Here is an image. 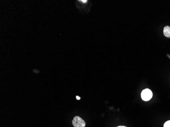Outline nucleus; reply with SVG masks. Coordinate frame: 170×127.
<instances>
[{
  "label": "nucleus",
  "mask_w": 170,
  "mask_h": 127,
  "mask_svg": "<svg viewBox=\"0 0 170 127\" xmlns=\"http://www.w3.org/2000/svg\"><path fill=\"white\" fill-rule=\"evenodd\" d=\"M72 123L74 127H85L86 126L85 121L79 116H76L73 118Z\"/></svg>",
  "instance_id": "obj_1"
},
{
  "label": "nucleus",
  "mask_w": 170,
  "mask_h": 127,
  "mask_svg": "<svg viewBox=\"0 0 170 127\" xmlns=\"http://www.w3.org/2000/svg\"><path fill=\"white\" fill-rule=\"evenodd\" d=\"M153 93L150 89H144L141 93L142 99L145 101H148L152 98Z\"/></svg>",
  "instance_id": "obj_2"
},
{
  "label": "nucleus",
  "mask_w": 170,
  "mask_h": 127,
  "mask_svg": "<svg viewBox=\"0 0 170 127\" xmlns=\"http://www.w3.org/2000/svg\"><path fill=\"white\" fill-rule=\"evenodd\" d=\"M163 34L166 37L170 38V26H167L164 28Z\"/></svg>",
  "instance_id": "obj_3"
},
{
  "label": "nucleus",
  "mask_w": 170,
  "mask_h": 127,
  "mask_svg": "<svg viewBox=\"0 0 170 127\" xmlns=\"http://www.w3.org/2000/svg\"><path fill=\"white\" fill-rule=\"evenodd\" d=\"M163 127H170V120H168L165 123Z\"/></svg>",
  "instance_id": "obj_4"
},
{
  "label": "nucleus",
  "mask_w": 170,
  "mask_h": 127,
  "mask_svg": "<svg viewBox=\"0 0 170 127\" xmlns=\"http://www.w3.org/2000/svg\"><path fill=\"white\" fill-rule=\"evenodd\" d=\"M81 2H82L83 3H87V0H85H85H81Z\"/></svg>",
  "instance_id": "obj_5"
},
{
  "label": "nucleus",
  "mask_w": 170,
  "mask_h": 127,
  "mask_svg": "<svg viewBox=\"0 0 170 127\" xmlns=\"http://www.w3.org/2000/svg\"><path fill=\"white\" fill-rule=\"evenodd\" d=\"M76 98H77V100L81 99V98H80L79 97V96H77V97H76Z\"/></svg>",
  "instance_id": "obj_6"
},
{
  "label": "nucleus",
  "mask_w": 170,
  "mask_h": 127,
  "mask_svg": "<svg viewBox=\"0 0 170 127\" xmlns=\"http://www.w3.org/2000/svg\"><path fill=\"white\" fill-rule=\"evenodd\" d=\"M125 127V126H119V127Z\"/></svg>",
  "instance_id": "obj_7"
}]
</instances>
